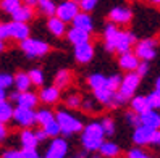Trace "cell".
<instances>
[{
    "instance_id": "9c48e42d",
    "label": "cell",
    "mask_w": 160,
    "mask_h": 158,
    "mask_svg": "<svg viewBox=\"0 0 160 158\" xmlns=\"http://www.w3.org/2000/svg\"><path fill=\"white\" fill-rule=\"evenodd\" d=\"M68 142L63 137H52L50 145L45 152V158H67Z\"/></svg>"
},
{
    "instance_id": "f1b7e54d",
    "label": "cell",
    "mask_w": 160,
    "mask_h": 158,
    "mask_svg": "<svg viewBox=\"0 0 160 158\" xmlns=\"http://www.w3.org/2000/svg\"><path fill=\"white\" fill-rule=\"evenodd\" d=\"M71 81V73L68 69H60L57 74H55V86L58 89H63L70 84Z\"/></svg>"
},
{
    "instance_id": "cb8c5ba5",
    "label": "cell",
    "mask_w": 160,
    "mask_h": 158,
    "mask_svg": "<svg viewBox=\"0 0 160 158\" xmlns=\"http://www.w3.org/2000/svg\"><path fill=\"white\" fill-rule=\"evenodd\" d=\"M31 86H32V82H31V78H29V74H28V73L18 71L15 74V87H16V90L26 92V90L31 89Z\"/></svg>"
},
{
    "instance_id": "4fadbf2b",
    "label": "cell",
    "mask_w": 160,
    "mask_h": 158,
    "mask_svg": "<svg viewBox=\"0 0 160 158\" xmlns=\"http://www.w3.org/2000/svg\"><path fill=\"white\" fill-rule=\"evenodd\" d=\"M8 31H10V39L20 41V42L29 37V26H28V23L12 21L8 23Z\"/></svg>"
},
{
    "instance_id": "f6af8a7d",
    "label": "cell",
    "mask_w": 160,
    "mask_h": 158,
    "mask_svg": "<svg viewBox=\"0 0 160 158\" xmlns=\"http://www.w3.org/2000/svg\"><path fill=\"white\" fill-rule=\"evenodd\" d=\"M0 39H10V31H8V23H0Z\"/></svg>"
},
{
    "instance_id": "b9f144b4",
    "label": "cell",
    "mask_w": 160,
    "mask_h": 158,
    "mask_svg": "<svg viewBox=\"0 0 160 158\" xmlns=\"http://www.w3.org/2000/svg\"><path fill=\"white\" fill-rule=\"evenodd\" d=\"M128 158H152V156L147 155L144 150H141V148H131L128 152Z\"/></svg>"
},
{
    "instance_id": "e0dca14e",
    "label": "cell",
    "mask_w": 160,
    "mask_h": 158,
    "mask_svg": "<svg viewBox=\"0 0 160 158\" xmlns=\"http://www.w3.org/2000/svg\"><path fill=\"white\" fill-rule=\"evenodd\" d=\"M47 29H49L50 34L55 36V37H62L68 32L67 31V23L63 20H60L58 16H50L49 18V21H47Z\"/></svg>"
},
{
    "instance_id": "bcb514c9",
    "label": "cell",
    "mask_w": 160,
    "mask_h": 158,
    "mask_svg": "<svg viewBox=\"0 0 160 158\" xmlns=\"http://www.w3.org/2000/svg\"><path fill=\"white\" fill-rule=\"evenodd\" d=\"M23 158H41L37 148H23Z\"/></svg>"
},
{
    "instance_id": "e575fe53",
    "label": "cell",
    "mask_w": 160,
    "mask_h": 158,
    "mask_svg": "<svg viewBox=\"0 0 160 158\" xmlns=\"http://www.w3.org/2000/svg\"><path fill=\"white\" fill-rule=\"evenodd\" d=\"M147 102H149V107L152 110H160V90H154L147 95Z\"/></svg>"
},
{
    "instance_id": "9f6ffc18",
    "label": "cell",
    "mask_w": 160,
    "mask_h": 158,
    "mask_svg": "<svg viewBox=\"0 0 160 158\" xmlns=\"http://www.w3.org/2000/svg\"><path fill=\"white\" fill-rule=\"evenodd\" d=\"M73 158H84V155H82V153H76Z\"/></svg>"
},
{
    "instance_id": "ab89813d",
    "label": "cell",
    "mask_w": 160,
    "mask_h": 158,
    "mask_svg": "<svg viewBox=\"0 0 160 158\" xmlns=\"http://www.w3.org/2000/svg\"><path fill=\"white\" fill-rule=\"evenodd\" d=\"M121 76H118V74H113V76H110L108 79H107V86L113 90V92H118V89H120V84H121Z\"/></svg>"
},
{
    "instance_id": "11a10c76",
    "label": "cell",
    "mask_w": 160,
    "mask_h": 158,
    "mask_svg": "<svg viewBox=\"0 0 160 158\" xmlns=\"http://www.w3.org/2000/svg\"><path fill=\"white\" fill-rule=\"evenodd\" d=\"M149 2L152 3V5H157V7H160V0H149Z\"/></svg>"
},
{
    "instance_id": "7c38bea8",
    "label": "cell",
    "mask_w": 160,
    "mask_h": 158,
    "mask_svg": "<svg viewBox=\"0 0 160 158\" xmlns=\"http://www.w3.org/2000/svg\"><path fill=\"white\" fill-rule=\"evenodd\" d=\"M92 57H94V47L91 42H82L74 45V58H76L78 63L86 65L92 60Z\"/></svg>"
},
{
    "instance_id": "7bdbcfd3",
    "label": "cell",
    "mask_w": 160,
    "mask_h": 158,
    "mask_svg": "<svg viewBox=\"0 0 160 158\" xmlns=\"http://www.w3.org/2000/svg\"><path fill=\"white\" fill-rule=\"evenodd\" d=\"M2 158H23V150H16V148H8L2 153Z\"/></svg>"
},
{
    "instance_id": "3957f363",
    "label": "cell",
    "mask_w": 160,
    "mask_h": 158,
    "mask_svg": "<svg viewBox=\"0 0 160 158\" xmlns=\"http://www.w3.org/2000/svg\"><path fill=\"white\" fill-rule=\"evenodd\" d=\"M57 121L60 124V129H62V134L63 136H71V134H76V132H81L84 126L81 123V119H78L74 115H71L70 111H65V110H60L57 111Z\"/></svg>"
},
{
    "instance_id": "680465c9",
    "label": "cell",
    "mask_w": 160,
    "mask_h": 158,
    "mask_svg": "<svg viewBox=\"0 0 160 158\" xmlns=\"http://www.w3.org/2000/svg\"><path fill=\"white\" fill-rule=\"evenodd\" d=\"M44 158H45V156H44Z\"/></svg>"
},
{
    "instance_id": "484cf974",
    "label": "cell",
    "mask_w": 160,
    "mask_h": 158,
    "mask_svg": "<svg viewBox=\"0 0 160 158\" xmlns=\"http://www.w3.org/2000/svg\"><path fill=\"white\" fill-rule=\"evenodd\" d=\"M36 7L39 8V12L45 16H55L57 13V3L53 2V0H37Z\"/></svg>"
},
{
    "instance_id": "7a4b0ae2",
    "label": "cell",
    "mask_w": 160,
    "mask_h": 158,
    "mask_svg": "<svg viewBox=\"0 0 160 158\" xmlns=\"http://www.w3.org/2000/svg\"><path fill=\"white\" fill-rule=\"evenodd\" d=\"M105 131L102 127V123H89L88 126H84L81 132V144L82 148L88 152H96L100 148V145L105 142Z\"/></svg>"
},
{
    "instance_id": "ac0fdd59",
    "label": "cell",
    "mask_w": 160,
    "mask_h": 158,
    "mask_svg": "<svg viewBox=\"0 0 160 158\" xmlns=\"http://www.w3.org/2000/svg\"><path fill=\"white\" fill-rule=\"evenodd\" d=\"M141 124L157 131L160 129V113L157 110H149L144 115H141Z\"/></svg>"
},
{
    "instance_id": "d6a6232c",
    "label": "cell",
    "mask_w": 160,
    "mask_h": 158,
    "mask_svg": "<svg viewBox=\"0 0 160 158\" xmlns=\"http://www.w3.org/2000/svg\"><path fill=\"white\" fill-rule=\"evenodd\" d=\"M28 74H29V78H31L32 86H42V84H44V73H42L39 68L31 69Z\"/></svg>"
},
{
    "instance_id": "74e56055",
    "label": "cell",
    "mask_w": 160,
    "mask_h": 158,
    "mask_svg": "<svg viewBox=\"0 0 160 158\" xmlns=\"http://www.w3.org/2000/svg\"><path fill=\"white\" fill-rule=\"evenodd\" d=\"M65 103H67V107H70V108H79L81 103H82V100H81V97L78 94H70L67 97V100H65Z\"/></svg>"
},
{
    "instance_id": "836d02e7",
    "label": "cell",
    "mask_w": 160,
    "mask_h": 158,
    "mask_svg": "<svg viewBox=\"0 0 160 158\" xmlns=\"http://www.w3.org/2000/svg\"><path fill=\"white\" fill-rule=\"evenodd\" d=\"M12 86H15V76L8 73H0V89H10Z\"/></svg>"
},
{
    "instance_id": "7dc6e473",
    "label": "cell",
    "mask_w": 160,
    "mask_h": 158,
    "mask_svg": "<svg viewBox=\"0 0 160 158\" xmlns=\"http://www.w3.org/2000/svg\"><path fill=\"white\" fill-rule=\"evenodd\" d=\"M147 71H149V63L147 61H141L138 69H136V73L139 74L141 78H142V76H146V74H147Z\"/></svg>"
},
{
    "instance_id": "2e32d148",
    "label": "cell",
    "mask_w": 160,
    "mask_h": 158,
    "mask_svg": "<svg viewBox=\"0 0 160 158\" xmlns=\"http://www.w3.org/2000/svg\"><path fill=\"white\" fill-rule=\"evenodd\" d=\"M39 94H34L32 90H26V92H20L16 100V105L20 107H26V108H36L37 103H39Z\"/></svg>"
},
{
    "instance_id": "c3c4849f",
    "label": "cell",
    "mask_w": 160,
    "mask_h": 158,
    "mask_svg": "<svg viewBox=\"0 0 160 158\" xmlns=\"http://www.w3.org/2000/svg\"><path fill=\"white\" fill-rule=\"evenodd\" d=\"M7 136H8V129H7L5 123H0V144L7 139Z\"/></svg>"
},
{
    "instance_id": "8fae6325",
    "label": "cell",
    "mask_w": 160,
    "mask_h": 158,
    "mask_svg": "<svg viewBox=\"0 0 160 158\" xmlns=\"http://www.w3.org/2000/svg\"><path fill=\"white\" fill-rule=\"evenodd\" d=\"M154 136H155V131L150 127H146V126H138L134 127V132H133V142L136 145H147V144H152L154 142Z\"/></svg>"
},
{
    "instance_id": "9a60e30c",
    "label": "cell",
    "mask_w": 160,
    "mask_h": 158,
    "mask_svg": "<svg viewBox=\"0 0 160 158\" xmlns=\"http://www.w3.org/2000/svg\"><path fill=\"white\" fill-rule=\"evenodd\" d=\"M39 100L45 105H53L60 100V89L57 86H49V87H44L39 92Z\"/></svg>"
},
{
    "instance_id": "f546056e",
    "label": "cell",
    "mask_w": 160,
    "mask_h": 158,
    "mask_svg": "<svg viewBox=\"0 0 160 158\" xmlns=\"http://www.w3.org/2000/svg\"><path fill=\"white\" fill-rule=\"evenodd\" d=\"M36 119H37V124H41V127H42V126H45L47 123H50L52 119H55V115L52 113L50 110L41 108V110L36 111Z\"/></svg>"
},
{
    "instance_id": "6f0895ef",
    "label": "cell",
    "mask_w": 160,
    "mask_h": 158,
    "mask_svg": "<svg viewBox=\"0 0 160 158\" xmlns=\"http://www.w3.org/2000/svg\"><path fill=\"white\" fill-rule=\"evenodd\" d=\"M92 158H99V156H92Z\"/></svg>"
},
{
    "instance_id": "816d5d0a",
    "label": "cell",
    "mask_w": 160,
    "mask_h": 158,
    "mask_svg": "<svg viewBox=\"0 0 160 158\" xmlns=\"http://www.w3.org/2000/svg\"><path fill=\"white\" fill-rule=\"evenodd\" d=\"M7 100V90L5 89H0V103Z\"/></svg>"
},
{
    "instance_id": "d590c367",
    "label": "cell",
    "mask_w": 160,
    "mask_h": 158,
    "mask_svg": "<svg viewBox=\"0 0 160 158\" xmlns=\"http://www.w3.org/2000/svg\"><path fill=\"white\" fill-rule=\"evenodd\" d=\"M100 123H102L103 131H105V136H113V134H115V121H113L112 118L105 116Z\"/></svg>"
},
{
    "instance_id": "d4e9b609",
    "label": "cell",
    "mask_w": 160,
    "mask_h": 158,
    "mask_svg": "<svg viewBox=\"0 0 160 158\" xmlns=\"http://www.w3.org/2000/svg\"><path fill=\"white\" fill-rule=\"evenodd\" d=\"M107 79H108V78L103 76V74L94 73V74H91V76L88 78V84H89V87H91L92 92H96V90H99V89L107 87Z\"/></svg>"
},
{
    "instance_id": "ffe728a7",
    "label": "cell",
    "mask_w": 160,
    "mask_h": 158,
    "mask_svg": "<svg viewBox=\"0 0 160 158\" xmlns=\"http://www.w3.org/2000/svg\"><path fill=\"white\" fill-rule=\"evenodd\" d=\"M71 23H73L74 27H79V29H84V31H88V32H91L94 29V21H92L91 15L86 13V12H79L78 16L74 18Z\"/></svg>"
},
{
    "instance_id": "44dd1931",
    "label": "cell",
    "mask_w": 160,
    "mask_h": 158,
    "mask_svg": "<svg viewBox=\"0 0 160 158\" xmlns=\"http://www.w3.org/2000/svg\"><path fill=\"white\" fill-rule=\"evenodd\" d=\"M20 142H21L23 148H37V145H39V141H37V137H36V131H32L31 127L21 131Z\"/></svg>"
},
{
    "instance_id": "681fc988",
    "label": "cell",
    "mask_w": 160,
    "mask_h": 158,
    "mask_svg": "<svg viewBox=\"0 0 160 158\" xmlns=\"http://www.w3.org/2000/svg\"><path fill=\"white\" fill-rule=\"evenodd\" d=\"M36 137H37V141H39V142H42V141H45V139L49 137V136H47L45 131L41 127V129H37V131H36Z\"/></svg>"
},
{
    "instance_id": "60d3db41",
    "label": "cell",
    "mask_w": 160,
    "mask_h": 158,
    "mask_svg": "<svg viewBox=\"0 0 160 158\" xmlns=\"http://www.w3.org/2000/svg\"><path fill=\"white\" fill-rule=\"evenodd\" d=\"M126 119H128V123H129L131 126H134V127L141 126V115L134 113L133 110H131V111H128V113H126Z\"/></svg>"
},
{
    "instance_id": "5bb4252c",
    "label": "cell",
    "mask_w": 160,
    "mask_h": 158,
    "mask_svg": "<svg viewBox=\"0 0 160 158\" xmlns=\"http://www.w3.org/2000/svg\"><path fill=\"white\" fill-rule=\"evenodd\" d=\"M118 63H120L121 69H125V71H136L141 61H139V58H138L136 53H133V52H125V53L120 55Z\"/></svg>"
},
{
    "instance_id": "52a82bcc",
    "label": "cell",
    "mask_w": 160,
    "mask_h": 158,
    "mask_svg": "<svg viewBox=\"0 0 160 158\" xmlns=\"http://www.w3.org/2000/svg\"><path fill=\"white\" fill-rule=\"evenodd\" d=\"M139 82H141V76H139V74L136 71H129L126 76L121 79V84H120L118 92L121 95H125L126 98H131L134 95V92L138 90Z\"/></svg>"
},
{
    "instance_id": "4316f807",
    "label": "cell",
    "mask_w": 160,
    "mask_h": 158,
    "mask_svg": "<svg viewBox=\"0 0 160 158\" xmlns=\"http://www.w3.org/2000/svg\"><path fill=\"white\" fill-rule=\"evenodd\" d=\"M13 113H15V108L12 107V102L10 100H5L0 103V123H8V121H13Z\"/></svg>"
},
{
    "instance_id": "30bf717a",
    "label": "cell",
    "mask_w": 160,
    "mask_h": 158,
    "mask_svg": "<svg viewBox=\"0 0 160 158\" xmlns=\"http://www.w3.org/2000/svg\"><path fill=\"white\" fill-rule=\"evenodd\" d=\"M131 18H133V13H131V10L126 7H115V8H112L110 13H108V20L117 26L128 24L131 21Z\"/></svg>"
},
{
    "instance_id": "1f68e13d",
    "label": "cell",
    "mask_w": 160,
    "mask_h": 158,
    "mask_svg": "<svg viewBox=\"0 0 160 158\" xmlns=\"http://www.w3.org/2000/svg\"><path fill=\"white\" fill-rule=\"evenodd\" d=\"M42 129L45 131V134L49 136V137H58L62 134V129H60V124L57 121V118L52 119L50 123H47L45 126H42Z\"/></svg>"
},
{
    "instance_id": "4dcf8cb0",
    "label": "cell",
    "mask_w": 160,
    "mask_h": 158,
    "mask_svg": "<svg viewBox=\"0 0 160 158\" xmlns=\"http://www.w3.org/2000/svg\"><path fill=\"white\" fill-rule=\"evenodd\" d=\"M21 5H23L21 0H0V8H2V12H5L8 15L15 13Z\"/></svg>"
},
{
    "instance_id": "8d00e7d4",
    "label": "cell",
    "mask_w": 160,
    "mask_h": 158,
    "mask_svg": "<svg viewBox=\"0 0 160 158\" xmlns=\"http://www.w3.org/2000/svg\"><path fill=\"white\" fill-rule=\"evenodd\" d=\"M79 8H81V12H86V13H91L94 8L97 7L99 3V0H79Z\"/></svg>"
},
{
    "instance_id": "7402d4cb",
    "label": "cell",
    "mask_w": 160,
    "mask_h": 158,
    "mask_svg": "<svg viewBox=\"0 0 160 158\" xmlns=\"http://www.w3.org/2000/svg\"><path fill=\"white\" fill-rule=\"evenodd\" d=\"M89 34H91V32L73 26L71 29L67 32V37H68V41H70L73 45H78V44H82V42H89Z\"/></svg>"
},
{
    "instance_id": "6da1fadb",
    "label": "cell",
    "mask_w": 160,
    "mask_h": 158,
    "mask_svg": "<svg viewBox=\"0 0 160 158\" xmlns=\"http://www.w3.org/2000/svg\"><path fill=\"white\" fill-rule=\"evenodd\" d=\"M103 42L108 52H118L121 55L125 52H129L131 45L134 44V36L128 31L118 29L117 24L110 23L105 26V31H103Z\"/></svg>"
},
{
    "instance_id": "d6986e66",
    "label": "cell",
    "mask_w": 160,
    "mask_h": 158,
    "mask_svg": "<svg viewBox=\"0 0 160 158\" xmlns=\"http://www.w3.org/2000/svg\"><path fill=\"white\" fill-rule=\"evenodd\" d=\"M129 107H131V110H133L134 113H138V115H144L146 111L152 110V108L149 107L147 97H144V95H134V97H131Z\"/></svg>"
},
{
    "instance_id": "f35d334b",
    "label": "cell",
    "mask_w": 160,
    "mask_h": 158,
    "mask_svg": "<svg viewBox=\"0 0 160 158\" xmlns=\"http://www.w3.org/2000/svg\"><path fill=\"white\" fill-rule=\"evenodd\" d=\"M97 103H100L97 98H86V100H82L81 107L86 110V111H97V110H99Z\"/></svg>"
},
{
    "instance_id": "5b68a950",
    "label": "cell",
    "mask_w": 160,
    "mask_h": 158,
    "mask_svg": "<svg viewBox=\"0 0 160 158\" xmlns=\"http://www.w3.org/2000/svg\"><path fill=\"white\" fill-rule=\"evenodd\" d=\"M13 123L16 126H20L23 129L32 127L34 124H37L36 119V111L32 108H26V107H15V113H13Z\"/></svg>"
},
{
    "instance_id": "277c9868",
    "label": "cell",
    "mask_w": 160,
    "mask_h": 158,
    "mask_svg": "<svg viewBox=\"0 0 160 158\" xmlns=\"http://www.w3.org/2000/svg\"><path fill=\"white\" fill-rule=\"evenodd\" d=\"M20 47L29 58H41L49 53V50H50V45L47 42H44L41 39H32V37H28V39L21 41Z\"/></svg>"
},
{
    "instance_id": "83f0119b",
    "label": "cell",
    "mask_w": 160,
    "mask_h": 158,
    "mask_svg": "<svg viewBox=\"0 0 160 158\" xmlns=\"http://www.w3.org/2000/svg\"><path fill=\"white\" fill-rule=\"evenodd\" d=\"M99 152L103 158H115L120 153V147L115 142H103L99 148Z\"/></svg>"
},
{
    "instance_id": "f5cc1de1",
    "label": "cell",
    "mask_w": 160,
    "mask_h": 158,
    "mask_svg": "<svg viewBox=\"0 0 160 158\" xmlns=\"http://www.w3.org/2000/svg\"><path fill=\"white\" fill-rule=\"evenodd\" d=\"M3 50H5V41L0 39V52H3Z\"/></svg>"
},
{
    "instance_id": "ee69618b",
    "label": "cell",
    "mask_w": 160,
    "mask_h": 158,
    "mask_svg": "<svg viewBox=\"0 0 160 158\" xmlns=\"http://www.w3.org/2000/svg\"><path fill=\"white\" fill-rule=\"evenodd\" d=\"M128 98L125 95H121L120 92H115V97H113V102H112V105L113 107H121V105H125V102Z\"/></svg>"
},
{
    "instance_id": "db71d44e",
    "label": "cell",
    "mask_w": 160,
    "mask_h": 158,
    "mask_svg": "<svg viewBox=\"0 0 160 158\" xmlns=\"http://www.w3.org/2000/svg\"><path fill=\"white\" fill-rule=\"evenodd\" d=\"M155 89L157 90H160V76L157 78V81H155Z\"/></svg>"
},
{
    "instance_id": "f907efd6",
    "label": "cell",
    "mask_w": 160,
    "mask_h": 158,
    "mask_svg": "<svg viewBox=\"0 0 160 158\" xmlns=\"http://www.w3.org/2000/svg\"><path fill=\"white\" fill-rule=\"evenodd\" d=\"M152 144H155L157 147H160V129H157L155 131V136H154V142Z\"/></svg>"
},
{
    "instance_id": "ba28073f",
    "label": "cell",
    "mask_w": 160,
    "mask_h": 158,
    "mask_svg": "<svg viewBox=\"0 0 160 158\" xmlns=\"http://www.w3.org/2000/svg\"><path fill=\"white\" fill-rule=\"evenodd\" d=\"M134 53L138 55L139 60L142 61H150L152 58H155L157 55V42L154 39H144L136 44Z\"/></svg>"
},
{
    "instance_id": "8992f818",
    "label": "cell",
    "mask_w": 160,
    "mask_h": 158,
    "mask_svg": "<svg viewBox=\"0 0 160 158\" xmlns=\"http://www.w3.org/2000/svg\"><path fill=\"white\" fill-rule=\"evenodd\" d=\"M79 12H81V8H79V3L76 0H63L62 3L57 5V13H55V16H58L65 23H70L78 16Z\"/></svg>"
},
{
    "instance_id": "603a6c76",
    "label": "cell",
    "mask_w": 160,
    "mask_h": 158,
    "mask_svg": "<svg viewBox=\"0 0 160 158\" xmlns=\"http://www.w3.org/2000/svg\"><path fill=\"white\" fill-rule=\"evenodd\" d=\"M12 18H13V21H21V23H28L29 20H32L34 18V10H32V7L31 5H21L15 13H12Z\"/></svg>"
}]
</instances>
